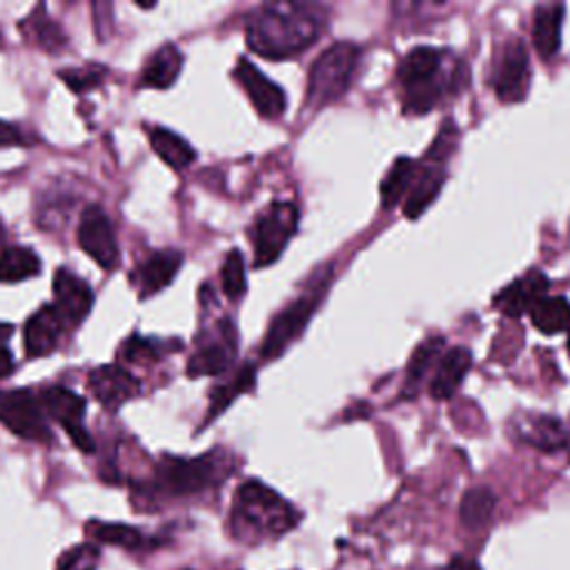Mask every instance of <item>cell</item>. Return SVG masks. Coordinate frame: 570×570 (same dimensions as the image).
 <instances>
[{"instance_id":"cb8c5ba5","label":"cell","mask_w":570,"mask_h":570,"mask_svg":"<svg viewBox=\"0 0 570 570\" xmlns=\"http://www.w3.org/2000/svg\"><path fill=\"white\" fill-rule=\"evenodd\" d=\"M183 69V53L176 45L167 42L163 47H158L145 62L142 67V85L145 87H154V89H169Z\"/></svg>"},{"instance_id":"836d02e7","label":"cell","mask_w":570,"mask_h":570,"mask_svg":"<svg viewBox=\"0 0 570 570\" xmlns=\"http://www.w3.org/2000/svg\"><path fill=\"white\" fill-rule=\"evenodd\" d=\"M98 563H100V546L94 541H82L60 552L53 570H98Z\"/></svg>"},{"instance_id":"4fadbf2b","label":"cell","mask_w":570,"mask_h":570,"mask_svg":"<svg viewBox=\"0 0 570 570\" xmlns=\"http://www.w3.org/2000/svg\"><path fill=\"white\" fill-rule=\"evenodd\" d=\"M232 73L263 118L276 120L285 114V91L276 82H272L254 62H249L247 58H238Z\"/></svg>"},{"instance_id":"ee69618b","label":"cell","mask_w":570,"mask_h":570,"mask_svg":"<svg viewBox=\"0 0 570 570\" xmlns=\"http://www.w3.org/2000/svg\"><path fill=\"white\" fill-rule=\"evenodd\" d=\"M185 570H187V568H185Z\"/></svg>"},{"instance_id":"ffe728a7","label":"cell","mask_w":570,"mask_h":570,"mask_svg":"<svg viewBox=\"0 0 570 570\" xmlns=\"http://www.w3.org/2000/svg\"><path fill=\"white\" fill-rule=\"evenodd\" d=\"M512 430L523 443H528L532 448H539V450H546V452L559 450L568 441L561 421H557L554 416H548V414L521 412V414L514 416Z\"/></svg>"},{"instance_id":"83f0119b","label":"cell","mask_w":570,"mask_h":570,"mask_svg":"<svg viewBox=\"0 0 570 570\" xmlns=\"http://www.w3.org/2000/svg\"><path fill=\"white\" fill-rule=\"evenodd\" d=\"M20 29L27 33L31 42H36L45 51H58L67 45V33L56 20H51L45 13L42 4L31 9V13L20 22Z\"/></svg>"},{"instance_id":"e0dca14e","label":"cell","mask_w":570,"mask_h":570,"mask_svg":"<svg viewBox=\"0 0 570 570\" xmlns=\"http://www.w3.org/2000/svg\"><path fill=\"white\" fill-rule=\"evenodd\" d=\"M65 330L62 314L56 305H42L24 323V352L29 358H42L51 354Z\"/></svg>"},{"instance_id":"60d3db41","label":"cell","mask_w":570,"mask_h":570,"mask_svg":"<svg viewBox=\"0 0 570 570\" xmlns=\"http://www.w3.org/2000/svg\"><path fill=\"white\" fill-rule=\"evenodd\" d=\"M4 238H7V234H4V227H2V223H0V249L7 247V245H4Z\"/></svg>"},{"instance_id":"5bb4252c","label":"cell","mask_w":570,"mask_h":570,"mask_svg":"<svg viewBox=\"0 0 570 570\" xmlns=\"http://www.w3.org/2000/svg\"><path fill=\"white\" fill-rule=\"evenodd\" d=\"M87 385L94 399L109 412H116L120 405L140 394V381L120 363L98 365L89 372Z\"/></svg>"},{"instance_id":"8d00e7d4","label":"cell","mask_w":570,"mask_h":570,"mask_svg":"<svg viewBox=\"0 0 570 570\" xmlns=\"http://www.w3.org/2000/svg\"><path fill=\"white\" fill-rule=\"evenodd\" d=\"M13 145H24L22 134L13 125L0 120V147H13Z\"/></svg>"},{"instance_id":"5b68a950","label":"cell","mask_w":570,"mask_h":570,"mask_svg":"<svg viewBox=\"0 0 570 570\" xmlns=\"http://www.w3.org/2000/svg\"><path fill=\"white\" fill-rule=\"evenodd\" d=\"M332 283V269H323L316 274L314 283H309L294 301H289L269 323L258 356L263 361H274L283 356V352L305 332L309 318L318 309Z\"/></svg>"},{"instance_id":"8992f818","label":"cell","mask_w":570,"mask_h":570,"mask_svg":"<svg viewBox=\"0 0 570 570\" xmlns=\"http://www.w3.org/2000/svg\"><path fill=\"white\" fill-rule=\"evenodd\" d=\"M361 49L354 42H334L318 53L307 73V102L323 107L341 98L356 71Z\"/></svg>"},{"instance_id":"e575fe53","label":"cell","mask_w":570,"mask_h":570,"mask_svg":"<svg viewBox=\"0 0 570 570\" xmlns=\"http://www.w3.org/2000/svg\"><path fill=\"white\" fill-rule=\"evenodd\" d=\"M220 283L227 298L238 301L247 289V276H245V261L238 249H229L223 267H220Z\"/></svg>"},{"instance_id":"7c38bea8","label":"cell","mask_w":570,"mask_h":570,"mask_svg":"<svg viewBox=\"0 0 570 570\" xmlns=\"http://www.w3.org/2000/svg\"><path fill=\"white\" fill-rule=\"evenodd\" d=\"M78 245L82 252L98 263L105 272L116 269L118 265V243L114 227L100 205H89L80 214L78 223Z\"/></svg>"},{"instance_id":"b9f144b4","label":"cell","mask_w":570,"mask_h":570,"mask_svg":"<svg viewBox=\"0 0 570 570\" xmlns=\"http://www.w3.org/2000/svg\"><path fill=\"white\" fill-rule=\"evenodd\" d=\"M136 7H140V9H154L156 2H136Z\"/></svg>"},{"instance_id":"7402d4cb","label":"cell","mask_w":570,"mask_h":570,"mask_svg":"<svg viewBox=\"0 0 570 570\" xmlns=\"http://www.w3.org/2000/svg\"><path fill=\"white\" fill-rule=\"evenodd\" d=\"M443 183H445V169H443L441 160H430V165L419 167L416 178H414V183H412V187L405 196L403 214L410 220L419 218L436 200Z\"/></svg>"},{"instance_id":"74e56055","label":"cell","mask_w":570,"mask_h":570,"mask_svg":"<svg viewBox=\"0 0 570 570\" xmlns=\"http://www.w3.org/2000/svg\"><path fill=\"white\" fill-rule=\"evenodd\" d=\"M13 356L7 347H0V379H7L13 372Z\"/></svg>"},{"instance_id":"ab89813d","label":"cell","mask_w":570,"mask_h":570,"mask_svg":"<svg viewBox=\"0 0 570 570\" xmlns=\"http://www.w3.org/2000/svg\"><path fill=\"white\" fill-rule=\"evenodd\" d=\"M13 334V325L11 323H4L0 321V347L7 343V338Z\"/></svg>"},{"instance_id":"d590c367","label":"cell","mask_w":570,"mask_h":570,"mask_svg":"<svg viewBox=\"0 0 570 570\" xmlns=\"http://www.w3.org/2000/svg\"><path fill=\"white\" fill-rule=\"evenodd\" d=\"M107 76V69L102 65H87V67H71L60 69L58 78L73 91V94H87L102 85Z\"/></svg>"},{"instance_id":"484cf974","label":"cell","mask_w":570,"mask_h":570,"mask_svg":"<svg viewBox=\"0 0 570 570\" xmlns=\"http://www.w3.org/2000/svg\"><path fill=\"white\" fill-rule=\"evenodd\" d=\"M254 385H256V370H254L252 363H245L243 367H238V370L234 372L232 379H227V381H223L220 385L212 387L205 423H209L212 419H216L218 414H223L240 394L249 392Z\"/></svg>"},{"instance_id":"3957f363","label":"cell","mask_w":570,"mask_h":570,"mask_svg":"<svg viewBox=\"0 0 570 570\" xmlns=\"http://www.w3.org/2000/svg\"><path fill=\"white\" fill-rule=\"evenodd\" d=\"M296 521L294 505L263 481L247 479L236 488L229 514L236 539H274L292 530Z\"/></svg>"},{"instance_id":"1f68e13d","label":"cell","mask_w":570,"mask_h":570,"mask_svg":"<svg viewBox=\"0 0 570 570\" xmlns=\"http://www.w3.org/2000/svg\"><path fill=\"white\" fill-rule=\"evenodd\" d=\"M40 272V258L29 247L0 249V283H20Z\"/></svg>"},{"instance_id":"d6a6232c","label":"cell","mask_w":570,"mask_h":570,"mask_svg":"<svg viewBox=\"0 0 570 570\" xmlns=\"http://www.w3.org/2000/svg\"><path fill=\"white\" fill-rule=\"evenodd\" d=\"M443 350V336H430L425 338L410 356L407 370H405V392L412 394L414 387L421 383V379L428 374V370L436 363Z\"/></svg>"},{"instance_id":"9c48e42d","label":"cell","mask_w":570,"mask_h":570,"mask_svg":"<svg viewBox=\"0 0 570 570\" xmlns=\"http://www.w3.org/2000/svg\"><path fill=\"white\" fill-rule=\"evenodd\" d=\"M238 350V332L229 318L218 321L216 327L198 338V347L187 361V376H216L229 370Z\"/></svg>"},{"instance_id":"6da1fadb","label":"cell","mask_w":570,"mask_h":570,"mask_svg":"<svg viewBox=\"0 0 570 570\" xmlns=\"http://www.w3.org/2000/svg\"><path fill=\"white\" fill-rule=\"evenodd\" d=\"M323 18L309 4H263L247 16V47L267 60H287L318 40Z\"/></svg>"},{"instance_id":"44dd1931","label":"cell","mask_w":570,"mask_h":570,"mask_svg":"<svg viewBox=\"0 0 570 570\" xmlns=\"http://www.w3.org/2000/svg\"><path fill=\"white\" fill-rule=\"evenodd\" d=\"M470 365H472V354L463 345L450 347L445 354H441L439 363H436V370H434V376L430 381L432 399L445 401V399L454 396V392L463 383Z\"/></svg>"},{"instance_id":"52a82bcc","label":"cell","mask_w":570,"mask_h":570,"mask_svg":"<svg viewBox=\"0 0 570 570\" xmlns=\"http://www.w3.org/2000/svg\"><path fill=\"white\" fill-rule=\"evenodd\" d=\"M298 227V209L289 200H278L265 207L249 227V240L254 245V267L272 265Z\"/></svg>"},{"instance_id":"7a4b0ae2","label":"cell","mask_w":570,"mask_h":570,"mask_svg":"<svg viewBox=\"0 0 570 570\" xmlns=\"http://www.w3.org/2000/svg\"><path fill=\"white\" fill-rule=\"evenodd\" d=\"M229 472L232 461L220 450L200 456H163L151 479L136 485V490L147 499H180L223 483Z\"/></svg>"},{"instance_id":"f35d334b","label":"cell","mask_w":570,"mask_h":570,"mask_svg":"<svg viewBox=\"0 0 570 570\" xmlns=\"http://www.w3.org/2000/svg\"><path fill=\"white\" fill-rule=\"evenodd\" d=\"M445 570H481L472 559H465V557H456V559H452L448 566H445Z\"/></svg>"},{"instance_id":"4316f807","label":"cell","mask_w":570,"mask_h":570,"mask_svg":"<svg viewBox=\"0 0 570 570\" xmlns=\"http://www.w3.org/2000/svg\"><path fill=\"white\" fill-rule=\"evenodd\" d=\"M174 350H180V341L131 334L120 343L116 354L125 363H154Z\"/></svg>"},{"instance_id":"8fae6325","label":"cell","mask_w":570,"mask_h":570,"mask_svg":"<svg viewBox=\"0 0 570 570\" xmlns=\"http://www.w3.org/2000/svg\"><path fill=\"white\" fill-rule=\"evenodd\" d=\"M38 401L42 405V412H47L51 419H56L62 425V430L80 452L89 454L96 450L91 434L82 425L85 399L80 394L62 385H51L38 394Z\"/></svg>"},{"instance_id":"d4e9b609","label":"cell","mask_w":570,"mask_h":570,"mask_svg":"<svg viewBox=\"0 0 570 570\" xmlns=\"http://www.w3.org/2000/svg\"><path fill=\"white\" fill-rule=\"evenodd\" d=\"M149 145L154 154L171 169L180 171L189 167L196 160V149L176 131L165 127H151L149 129Z\"/></svg>"},{"instance_id":"d6986e66","label":"cell","mask_w":570,"mask_h":570,"mask_svg":"<svg viewBox=\"0 0 570 570\" xmlns=\"http://www.w3.org/2000/svg\"><path fill=\"white\" fill-rule=\"evenodd\" d=\"M85 534L89 537V541H94L98 546L105 543V546L122 548V550H129V552H147V550L158 546L156 537H149L147 532H142L136 525L118 523V521L91 519V521L85 523Z\"/></svg>"},{"instance_id":"2e32d148","label":"cell","mask_w":570,"mask_h":570,"mask_svg":"<svg viewBox=\"0 0 570 570\" xmlns=\"http://www.w3.org/2000/svg\"><path fill=\"white\" fill-rule=\"evenodd\" d=\"M548 289V276L539 269H530L523 276L514 278L510 285H505L501 292H497L492 305L510 318L523 316L525 312H530V307L546 296Z\"/></svg>"},{"instance_id":"f1b7e54d","label":"cell","mask_w":570,"mask_h":570,"mask_svg":"<svg viewBox=\"0 0 570 570\" xmlns=\"http://www.w3.org/2000/svg\"><path fill=\"white\" fill-rule=\"evenodd\" d=\"M494 508H497V497L490 488H485V485L470 488L461 497L459 521L468 530H479V528L490 523V519L494 514Z\"/></svg>"},{"instance_id":"603a6c76","label":"cell","mask_w":570,"mask_h":570,"mask_svg":"<svg viewBox=\"0 0 570 570\" xmlns=\"http://www.w3.org/2000/svg\"><path fill=\"white\" fill-rule=\"evenodd\" d=\"M566 7L554 4H539L534 9L532 20V45L541 60H552L561 47V24H563Z\"/></svg>"},{"instance_id":"7bdbcfd3","label":"cell","mask_w":570,"mask_h":570,"mask_svg":"<svg viewBox=\"0 0 570 570\" xmlns=\"http://www.w3.org/2000/svg\"><path fill=\"white\" fill-rule=\"evenodd\" d=\"M568 352H570V332H568Z\"/></svg>"},{"instance_id":"ba28073f","label":"cell","mask_w":570,"mask_h":570,"mask_svg":"<svg viewBox=\"0 0 570 570\" xmlns=\"http://www.w3.org/2000/svg\"><path fill=\"white\" fill-rule=\"evenodd\" d=\"M0 423L24 441H53L42 405L29 390H0Z\"/></svg>"},{"instance_id":"f546056e","label":"cell","mask_w":570,"mask_h":570,"mask_svg":"<svg viewBox=\"0 0 570 570\" xmlns=\"http://www.w3.org/2000/svg\"><path fill=\"white\" fill-rule=\"evenodd\" d=\"M416 171H419L416 160H412L407 156H399L392 163V167L387 169L385 178L381 180V189H379L381 207L392 209L401 200V196H405L410 191V187L416 178Z\"/></svg>"},{"instance_id":"ac0fdd59","label":"cell","mask_w":570,"mask_h":570,"mask_svg":"<svg viewBox=\"0 0 570 570\" xmlns=\"http://www.w3.org/2000/svg\"><path fill=\"white\" fill-rule=\"evenodd\" d=\"M183 265V254L178 249H160L147 256L134 272V285L140 298H149L165 289Z\"/></svg>"},{"instance_id":"277c9868","label":"cell","mask_w":570,"mask_h":570,"mask_svg":"<svg viewBox=\"0 0 570 570\" xmlns=\"http://www.w3.org/2000/svg\"><path fill=\"white\" fill-rule=\"evenodd\" d=\"M396 78L403 87V111L412 116L428 114L454 87V73L445 71V51L430 45L412 47L401 58Z\"/></svg>"},{"instance_id":"4dcf8cb0","label":"cell","mask_w":570,"mask_h":570,"mask_svg":"<svg viewBox=\"0 0 570 570\" xmlns=\"http://www.w3.org/2000/svg\"><path fill=\"white\" fill-rule=\"evenodd\" d=\"M528 314L543 334H559L570 327V303L566 296H541Z\"/></svg>"},{"instance_id":"9a60e30c","label":"cell","mask_w":570,"mask_h":570,"mask_svg":"<svg viewBox=\"0 0 570 570\" xmlns=\"http://www.w3.org/2000/svg\"><path fill=\"white\" fill-rule=\"evenodd\" d=\"M53 296L56 307L62 314L65 325H80L85 316L91 312L94 292L78 274L60 267L53 274Z\"/></svg>"},{"instance_id":"30bf717a","label":"cell","mask_w":570,"mask_h":570,"mask_svg":"<svg viewBox=\"0 0 570 570\" xmlns=\"http://www.w3.org/2000/svg\"><path fill=\"white\" fill-rule=\"evenodd\" d=\"M530 87V56L521 38L503 42L494 60L492 89L501 102H521Z\"/></svg>"}]
</instances>
